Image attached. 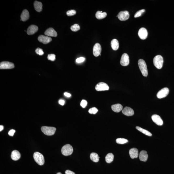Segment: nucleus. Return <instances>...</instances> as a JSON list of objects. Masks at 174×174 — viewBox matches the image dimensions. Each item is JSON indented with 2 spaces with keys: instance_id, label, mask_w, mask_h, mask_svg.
<instances>
[{
  "instance_id": "obj_1",
  "label": "nucleus",
  "mask_w": 174,
  "mask_h": 174,
  "mask_svg": "<svg viewBox=\"0 0 174 174\" xmlns=\"http://www.w3.org/2000/svg\"><path fill=\"white\" fill-rule=\"evenodd\" d=\"M138 64L143 75L144 77H147L148 75V72L145 61L144 60L140 59L138 60Z\"/></svg>"
},
{
  "instance_id": "obj_37",
  "label": "nucleus",
  "mask_w": 174,
  "mask_h": 174,
  "mask_svg": "<svg viewBox=\"0 0 174 174\" xmlns=\"http://www.w3.org/2000/svg\"><path fill=\"white\" fill-rule=\"evenodd\" d=\"M85 60V58L83 57H80L79 58H78L76 60V62L77 63H81L83 62Z\"/></svg>"
},
{
  "instance_id": "obj_31",
  "label": "nucleus",
  "mask_w": 174,
  "mask_h": 174,
  "mask_svg": "<svg viewBox=\"0 0 174 174\" xmlns=\"http://www.w3.org/2000/svg\"><path fill=\"white\" fill-rule=\"evenodd\" d=\"M145 12V10L144 9H142L141 10L138 11L135 14L134 16V18H137L141 16L143 13H144Z\"/></svg>"
},
{
  "instance_id": "obj_24",
  "label": "nucleus",
  "mask_w": 174,
  "mask_h": 174,
  "mask_svg": "<svg viewBox=\"0 0 174 174\" xmlns=\"http://www.w3.org/2000/svg\"><path fill=\"white\" fill-rule=\"evenodd\" d=\"M111 46L112 49L114 50H118L119 47V44L118 41L116 39H113L111 42Z\"/></svg>"
},
{
  "instance_id": "obj_38",
  "label": "nucleus",
  "mask_w": 174,
  "mask_h": 174,
  "mask_svg": "<svg viewBox=\"0 0 174 174\" xmlns=\"http://www.w3.org/2000/svg\"><path fill=\"white\" fill-rule=\"evenodd\" d=\"M15 132V130L12 129L8 132V134H9V136H11V137H13V136Z\"/></svg>"
},
{
  "instance_id": "obj_19",
  "label": "nucleus",
  "mask_w": 174,
  "mask_h": 174,
  "mask_svg": "<svg viewBox=\"0 0 174 174\" xmlns=\"http://www.w3.org/2000/svg\"><path fill=\"white\" fill-rule=\"evenodd\" d=\"M21 155L20 153L16 150L13 151L11 154V158L14 161H17L20 158Z\"/></svg>"
},
{
  "instance_id": "obj_6",
  "label": "nucleus",
  "mask_w": 174,
  "mask_h": 174,
  "mask_svg": "<svg viewBox=\"0 0 174 174\" xmlns=\"http://www.w3.org/2000/svg\"><path fill=\"white\" fill-rule=\"evenodd\" d=\"M14 67V65L12 63L8 61H3L0 64V69H10Z\"/></svg>"
},
{
  "instance_id": "obj_2",
  "label": "nucleus",
  "mask_w": 174,
  "mask_h": 174,
  "mask_svg": "<svg viewBox=\"0 0 174 174\" xmlns=\"http://www.w3.org/2000/svg\"><path fill=\"white\" fill-rule=\"evenodd\" d=\"M154 65L158 69L162 68L164 63L163 57L161 55H157L154 57L153 59Z\"/></svg>"
},
{
  "instance_id": "obj_36",
  "label": "nucleus",
  "mask_w": 174,
  "mask_h": 174,
  "mask_svg": "<svg viewBox=\"0 0 174 174\" xmlns=\"http://www.w3.org/2000/svg\"><path fill=\"white\" fill-rule=\"evenodd\" d=\"M88 102H87L86 100H83L80 103V105L83 108H85L87 106Z\"/></svg>"
},
{
  "instance_id": "obj_39",
  "label": "nucleus",
  "mask_w": 174,
  "mask_h": 174,
  "mask_svg": "<svg viewBox=\"0 0 174 174\" xmlns=\"http://www.w3.org/2000/svg\"><path fill=\"white\" fill-rule=\"evenodd\" d=\"M58 103L59 104L62 105V106H63L64 104V103H65V101H64L63 100L60 99Z\"/></svg>"
},
{
  "instance_id": "obj_5",
  "label": "nucleus",
  "mask_w": 174,
  "mask_h": 174,
  "mask_svg": "<svg viewBox=\"0 0 174 174\" xmlns=\"http://www.w3.org/2000/svg\"><path fill=\"white\" fill-rule=\"evenodd\" d=\"M73 147L69 144L64 145L61 149L62 154L66 156L71 155L73 153Z\"/></svg>"
},
{
  "instance_id": "obj_42",
  "label": "nucleus",
  "mask_w": 174,
  "mask_h": 174,
  "mask_svg": "<svg viewBox=\"0 0 174 174\" xmlns=\"http://www.w3.org/2000/svg\"><path fill=\"white\" fill-rule=\"evenodd\" d=\"M4 129V127L2 125L0 126V131L1 132Z\"/></svg>"
},
{
  "instance_id": "obj_8",
  "label": "nucleus",
  "mask_w": 174,
  "mask_h": 174,
  "mask_svg": "<svg viewBox=\"0 0 174 174\" xmlns=\"http://www.w3.org/2000/svg\"><path fill=\"white\" fill-rule=\"evenodd\" d=\"M129 12L127 11H122L117 15L118 18L121 21L127 20L129 18Z\"/></svg>"
},
{
  "instance_id": "obj_27",
  "label": "nucleus",
  "mask_w": 174,
  "mask_h": 174,
  "mask_svg": "<svg viewBox=\"0 0 174 174\" xmlns=\"http://www.w3.org/2000/svg\"><path fill=\"white\" fill-rule=\"evenodd\" d=\"M114 159V155L112 153H109L106 155L105 160L107 163H110L113 161Z\"/></svg>"
},
{
  "instance_id": "obj_18",
  "label": "nucleus",
  "mask_w": 174,
  "mask_h": 174,
  "mask_svg": "<svg viewBox=\"0 0 174 174\" xmlns=\"http://www.w3.org/2000/svg\"><path fill=\"white\" fill-rule=\"evenodd\" d=\"M130 157L132 159L138 158L139 155L138 150L136 148H133L130 149L129 151Z\"/></svg>"
},
{
  "instance_id": "obj_26",
  "label": "nucleus",
  "mask_w": 174,
  "mask_h": 174,
  "mask_svg": "<svg viewBox=\"0 0 174 174\" xmlns=\"http://www.w3.org/2000/svg\"><path fill=\"white\" fill-rule=\"evenodd\" d=\"M90 158L93 162H96L99 161V157L97 154L95 153H92L90 155Z\"/></svg>"
},
{
  "instance_id": "obj_29",
  "label": "nucleus",
  "mask_w": 174,
  "mask_h": 174,
  "mask_svg": "<svg viewBox=\"0 0 174 174\" xmlns=\"http://www.w3.org/2000/svg\"><path fill=\"white\" fill-rule=\"evenodd\" d=\"M116 143L119 144H123L128 142V140L127 139L119 138L116 139Z\"/></svg>"
},
{
  "instance_id": "obj_21",
  "label": "nucleus",
  "mask_w": 174,
  "mask_h": 174,
  "mask_svg": "<svg viewBox=\"0 0 174 174\" xmlns=\"http://www.w3.org/2000/svg\"><path fill=\"white\" fill-rule=\"evenodd\" d=\"M29 12L26 9H24L22 12L21 15V20L23 21H25L29 19Z\"/></svg>"
},
{
  "instance_id": "obj_11",
  "label": "nucleus",
  "mask_w": 174,
  "mask_h": 174,
  "mask_svg": "<svg viewBox=\"0 0 174 174\" xmlns=\"http://www.w3.org/2000/svg\"><path fill=\"white\" fill-rule=\"evenodd\" d=\"M101 51L102 48L100 45L99 43L95 44L93 48L94 55L95 57H97L100 55Z\"/></svg>"
},
{
  "instance_id": "obj_12",
  "label": "nucleus",
  "mask_w": 174,
  "mask_h": 174,
  "mask_svg": "<svg viewBox=\"0 0 174 174\" xmlns=\"http://www.w3.org/2000/svg\"><path fill=\"white\" fill-rule=\"evenodd\" d=\"M138 35L139 37L141 40H145L148 36V32L146 29L142 28L139 30Z\"/></svg>"
},
{
  "instance_id": "obj_40",
  "label": "nucleus",
  "mask_w": 174,
  "mask_h": 174,
  "mask_svg": "<svg viewBox=\"0 0 174 174\" xmlns=\"http://www.w3.org/2000/svg\"><path fill=\"white\" fill-rule=\"evenodd\" d=\"M66 174H75V172L69 170H67L65 172Z\"/></svg>"
},
{
  "instance_id": "obj_20",
  "label": "nucleus",
  "mask_w": 174,
  "mask_h": 174,
  "mask_svg": "<svg viewBox=\"0 0 174 174\" xmlns=\"http://www.w3.org/2000/svg\"><path fill=\"white\" fill-rule=\"evenodd\" d=\"M139 157L140 161L146 162L148 158V155L146 151L143 150L140 152Z\"/></svg>"
},
{
  "instance_id": "obj_35",
  "label": "nucleus",
  "mask_w": 174,
  "mask_h": 174,
  "mask_svg": "<svg viewBox=\"0 0 174 174\" xmlns=\"http://www.w3.org/2000/svg\"><path fill=\"white\" fill-rule=\"evenodd\" d=\"M35 52L36 54L40 56L43 55L44 54L43 50L40 48H37L35 50Z\"/></svg>"
},
{
  "instance_id": "obj_14",
  "label": "nucleus",
  "mask_w": 174,
  "mask_h": 174,
  "mask_svg": "<svg viewBox=\"0 0 174 174\" xmlns=\"http://www.w3.org/2000/svg\"><path fill=\"white\" fill-rule=\"evenodd\" d=\"M39 41L43 43L44 44H47L51 42L52 39L51 37L47 36H45L41 35L39 36L38 38Z\"/></svg>"
},
{
  "instance_id": "obj_16",
  "label": "nucleus",
  "mask_w": 174,
  "mask_h": 174,
  "mask_svg": "<svg viewBox=\"0 0 174 174\" xmlns=\"http://www.w3.org/2000/svg\"><path fill=\"white\" fill-rule=\"evenodd\" d=\"M123 114L127 116H133L134 114V111L131 108L126 107L122 110Z\"/></svg>"
},
{
  "instance_id": "obj_22",
  "label": "nucleus",
  "mask_w": 174,
  "mask_h": 174,
  "mask_svg": "<svg viewBox=\"0 0 174 174\" xmlns=\"http://www.w3.org/2000/svg\"><path fill=\"white\" fill-rule=\"evenodd\" d=\"M111 108L112 110L114 112L119 113L123 110V107L121 105L118 104L112 105Z\"/></svg>"
},
{
  "instance_id": "obj_30",
  "label": "nucleus",
  "mask_w": 174,
  "mask_h": 174,
  "mask_svg": "<svg viewBox=\"0 0 174 174\" xmlns=\"http://www.w3.org/2000/svg\"><path fill=\"white\" fill-rule=\"evenodd\" d=\"M80 26L77 24L73 25L71 27V29L72 31L74 32H76L80 30Z\"/></svg>"
},
{
  "instance_id": "obj_7",
  "label": "nucleus",
  "mask_w": 174,
  "mask_h": 174,
  "mask_svg": "<svg viewBox=\"0 0 174 174\" xmlns=\"http://www.w3.org/2000/svg\"><path fill=\"white\" fill-rule=\"evenodd\" d=\"M169 92V89L168 88H162L159 91L157 94V96L158 99H161L166 97Z\"/></svg>"
},
{
  "instance_id": "obj_34",
  "label": "nucleus",
  "mask_w": 174,
  "mask_h": 174,
  "mask_svg": "<svg viewBox=\"0 0 174 174\" xmlns=\"http://www.w3.org/2000/svg\"><path fill=\"white\" fill-rule=\"evenodd\" d=\"M76 13V12L74 10H71L67 11V14L68 16H74Z\"/></svg>"
},
{
  "instance_id": "obj_4",
  "label": "nucleus",
  "mask_w": 174,
  "mask_h": 174,
  "mask_svg": "<svg viewBox=\"0 0 174 174\" xmlns=\"http://www.w3.org/2000/svg\"><path fill=\"white\" fill-rule=\"evenodd\" d=\"M41 130L44 134L46 135L51 136L55 134L56 128L54 127L44 126L41 127Z\"/></svg>"
},
{
  "instance_id": "obj_41",
  "label": "nucleus",
  "mask_w": 174,
  "mask_h": 174,
  "mask_svg": "<svg viewBox=\"0 0 174 174\" xmlns=\"http://www.w3.org/2000/svg\"><path fill=\"white\" fill-rule=\"evenodd\" d=\"M64 95H65L67 97H70L71 96V95L70 94L67 92L64 93Z\"/></svg>"
},
{
  "instance_id": "obj_15",
  "label": "nucleus",
  "mask_w": 174,
  "mask_h": 174,
  "mask_svg": "<svg viewBox=\"0 0 174 174\" xmlns=\"http://www.w3.org/2000/svg\"><path fill=\"white\" fill-rule=\"evenodd\" d=\"M46 36L52 37H56L57 34V32L52 28H50L47 29L45 32Z\"/></svg>"
},
{
  "instance_id": "obj_10",
  "label": "nucleus",
  "mask_w": 174,
  "mask_h": 174,
  "mask_svg": "<svg viewBox=\"0 0 174 174\" xmlns=\"http://www.w3.org/2000/svg\"><path fill=\"white\" fill-rule=\"evenodd\" d=\"M120 64L123 66H127L129 64V59L128 55L124 53L122 56L120 60Z\"/></svg>"
},
{
  "instance_id": "obj_32",
  "label": "nucleus",
  "mask_w": 174,
  "mask_h": 174,
  "mask_svg": "<svg viewBox=\"0 0 174 174\" xmlns=\"http://www.w3.org/2000/svg\"><path fill=\"white\" fill-rule=\"evenodd\" d=\"M98 111V109L95 107L91 108L89 109V110L88 111V112L92 114H96Z\"/></svg>"
},
{
  "instance_id": "obj_28",
  "label": "nucleus",
  "mask_w": 174,
  "mask_h": 174,
  "mask_svg": "<svg viewBox=\"0 0 174 174\" xmlns=\"http://www.w3.org/2000/svg\"><path fill=\"white\" fill-rule=\"evenodd\" d=\"M136 128L139 131L143 133V134L149 136V137H151V136L152 135V134H151V133L150 132L148 131V130H146L142 128L141 127H136Z\"/></svg>"
},
{
  "instance_id": "obj_9",
  "label": "nucleus",
  "mask_w": 174,
  "mask_h": 174,
  "mask_svg": "<svg viewBox=\"0 0 174 174\" xmlns=\"http://www.w3.org/2000/svg\"><path fill=\"white\" fill-rule=\"evenodd\" d=\"M95 89L97 91H103L109 90V87L107 84L104 82H100L97 84Z\"/></svg>"
},
{
  "instance_id": "obj_17",
  "label": "nucleus",
  "mask_w": 174,
  "mask_h": 174,
  "mask_svg": "<svg viewBox=\"0 0 174 174\" xmlns=\"http://www.w3.org/2000/svg\"><path fill=\"white\" fill-rule=\"evenodd\" d=\"M38 30V27L36 25H32L28 28L27 31V33L29 35H32L34 34Z\"/></svg>"
},
{
  "instance_id": "obj_33",
  "label": "nucleus",
  "mask_w": 174,
  "mask_h": 174,
  "mask_svg": "<svg viewBox=\"0 0 174 174\" xmlns=\"http://www.w3.org/2000/svg\"><path fill=\"white\" fill-rule=\"evenodd\" d=\"M47 59L50 61H54L56 60V55L54 54H49L47 56Z\"/></svg>"
},
{
  "instance_id": "obj_3",
  "label": "nucleus",
  "mask_w": 174,
  "mask_h": 174,
  "mask_svg": "<svg viewBox=\"0 0 174 174\" xmlns=\"http://www.w3.org/2000/svg\"><path fill=\"white\" fill-rule=\"evenodd\" d=\"M33 158L36 163L39 165H42L44 164L45 159L43 155L39 152H35L33 154Z\"/></svg>"
},
{
  "instance_id": "obj_25",
  "label": "nucleus",
  "mask_w": 174,
  "mask_h": 174,
  "mask_svg": "<svg viewBox=\"0 0 174 174\" xmlns=\"http://www.w3.org/2000/svg\"><path fill=\"white\" fill-rule=\"evenodd\" d=\"M107 15L106 12L101 13L100 11H97L95 14V17L98 19H101L106 18Z\"/></svg>"
},
{
  "instance_id": "obj_43",
  "label": "nucleus",
  "mask_w": 174,
  "mask_h": 174,
  "mask_svg": "<svg viewBox=\"0 0 174 174\" xmlns=\"http://www.w3.org/2000/svg\"><path fill=\"white\" fill-rule=\"evenodd\" d=\"M57 174H62L61 173V172H58V173H57Z\"/></svg>"
},
{
  "instance_id": "obj_13",
  "label": "nucleus",
  "mask_w": 174,
  "mask_h": 174,
  "mask_svg": "<svg viewBox=\"0 0 174 174\" xmlns=\"http://www.w3.org/2000/svg\"><path fill=\"white\" fill-rule=\"evenodd\" d=\"M151 119L158 126H161L163 124V121L160 116L157 115H154L151 116Z\"/></svg>"
},
{
  "instance_id": "obj_23",
  "label": "nucleus",
  "mask_w": 174,
  "mask_h": 174,
  "mask_svg": "<svg viewBox=\"0 0 174 174\" xmlns=\"http://www.w3.org/2000/svg\"><path fill=\"white\" fill-rule=\"evenodd\" d=\"M34 5L35 9L37 12H40L42 10L43 5L41 2L36 1H35Z\"/></svg>"
}]
</instances>
